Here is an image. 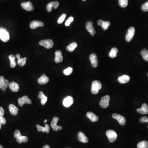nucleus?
Wrapping results in <instances>:
<instances>
[{"mask_svg":"<svg viewBox=\"0 0 148 148\" xmlns=\"http://www.w3.org/2000/svg\"><path fill=\"white\" fill-rule=\"evenodd\" d=\"M102 88V84L100 81L95 80L93 81L91 85V92L93 94L98 93L100 90Z\"/></svg>","mask_w":148,"mask_h":148,"instance_id":"nucleus-1","label":"nucleus"},{"mask_svg":"<svg viewBox=\"0 0 148 148\" xmlns=\"http://www.w3.org/2000/svg\"><path fill=\"white\" fill-rule=\"evenodd\" d=\"M0 39L4 42H7L9 40V33L4 28H0Z\"/></svg>","mask_w":148,"mask_h":148,"instance_id":"nucleus-2","label":"nucleus"},{"mask_svg":"<svg viewBox=\"0 0 148 148\" xmlns=\"http://www.w3.org/2000/svg\"><path fill=\"white\" fill-rule=\"evenodd\" d=\"M110 96L108 95H106L103 97H102L101 101H100V105L103 108H108L110 102Z\"/></svg>","mask_w":148,"mask_h":148,"instance_id":"nucleus-3","label":"nucleus"},{"mask_svg":"<svg viewBox=\"0 0 148 148\" xmlns=\"http://www.w3.org/2000/svg\"><path fill=\"white\" fill-rule=\"evenodd\" d=\"M106 135L110 142H114L117 139V135L116 132L113 130H108L106 132Z\"/></svg>","mask_w":148,"mask_h":148,"instance_id":"nucleus-4","label":"nucleus"},{"mask_svg":"<svg viewBox=\"0 0 148 148\" xmlns=\"http://www.w3.org/2000/svg\"><path fill=\"white\" fill-rule=\"evenodd\" d=\"M39 44L47 49H50L53 47L54 46V42L52 40L50 39L42 40L39 42Z\"/></svg>","mask_w":148,"mask_h":148,"instance_id":"nucleus-5","label":"nucleus"},{"mask_svg":"<svg viewBox=\"0 0 148 148\" xmlns=\"http://www.w3.org/2000/svg\"><path fill=\"white\" fill-rule=\"evenodd\" d=\"M135 33V28L131 27L128 29V32L126 35V39L127 42H129L132 40L134 37Z\"/></svg>","mask_w":148,"mask_h":148,"instance_id":"nucleus-6","label":"nucleus"},{"mask_svg":"<svg viewBox=\"0 0 148 148\" xmlns=\"http://www.w3.org/2000/svg\"><path fill=\"white\" fill-rule=\"evenodd\" d=\"M32 103L31 100L29 99L28 97L26 95H24L22 97L18 99L19 105L21 107L23 106L24 104H31Z\"/></svg>","mask_w":148,"mask_h":148,"instance_id":"nucleus-7","label":"nucleus"},{"mask_svg":"<svg viewBox=\"0 0 148 148\" xmlns=\"http://www.w3.org/2000/svg\"><path fill=\"white\" fill-rule=\"evenodd\" d=\"M9 82L7 79H4L3 76H0V88L2 91L5 90L9 85Z\"/></svg>","mask_w":148,"mask_h":148,"instance_id":"nucleus-8","label":"nucleus"},{"mask_svg":"<svg viewBox=\"0 0 148 148\" xmlns=\"http://www.w3.org/2000/svg\"><path fill=\"white\" fill-rule=\"evenodd\" d=\"M86 28L88 32H90L91 36H94L96 31L94 28L93 27V22L92 21H87L86 23Z\"/></svg>","mask_w":148,"mask_h":148,"instance_id":"nucleus-9","label":"nucleus"},{"mask_svg":"<svg viewBox=\"0 0 148 148\" xmlns=\"http://www.w3.org/2000/svg\"><path fill=\"white\" fill-rule=\"evenodd\" d=\"M112 117L117 120L121 125L124 126L126 124V119L124 116L119 114H114L112 115Z\"/></svg>","mask_w":148,"mask_h":148,"instance_id":"nucleus-10","label":"nucleus"},{"mask_svg":"<svg viewBox=\"0 0 148 148\" xmlns=\"http://www.w3.org/2000/svg\"><path fill=\"white\" fill-rule=\"evenodd\" d=\"M21 6L23 9L28 11H32L34 10L32 3L30 1L21 3Z\"/></svg>","mask_w":148,"mask_h":148,"instance_id":"nucleus-11","label":"nucleus"},{"mask_svg":"<svg viewBox=\"0 0 148 148\" xmlns=\"http://www.w3.org/2000/svg\"><path fill=\"white\" fill-rule=\"evenodd\" d=\"M89 59L93 67L94 68H96L97 67L98 62L97 60V56L95 54H91L89 57Z\"/></svg>","mask_w":148,"mask_h":148,"instance_id":"nucleus-12","label":"nucleus"},{"mask_svg":"<svg viewBox=\"0 0 148 148\" xmlns=\"http://www.w3.org/2000/svg\"><path fill=\"white\" fill-rule=\"evenodd\" d=\"M59 2L57 1L50 2L47 5V7H46L47 11L48 12H51L53 7H54V9H57L59 6Z\"/></svg>","mask_w":148,"mask_h":148,"instance_id":"nucleus-13","label":"nucleus"},{"mask_svg":"<svg viewBox=\"0 0 148 148\" xmlns=\"http://www.w3.org/2000/svg\"><path fill=\"white\" fill-rule=\"evenodd\" d=\"M74 103V99L72 97L68 96L65 98L63 101V104L67 108L71 106Z\"/></svg>","mask_w":148,"mask_h":148,"instance_id":"nucleus-14","label":"nucleus"},{"mask_svg":"<svg viewBox=\"0 0 148 148\" xmlns=\"http://www.w3.org/2000/svg\"><path fill=\"white\" fill-rule=\"evenodd\" d=\"M137 112L141 114H148V106L146 103H143L142 107L140 108H137L136 110Z\"/></svg>","mask_w":148,"mask_h":148,"instance_id":"nucleus-15","label":"nucleus"},{"mask_svg":"<svg viewBox=\"0 0 148 148\" xmlns=\"http://www.w3.org/2000/svg\"><path fill=\"white\" fill-rule=\"evenodd\" d=\"M44 26V24L43 22L39 21H34L30 23V27L32 29H35L39 27H43Z\"/></svg>","mask_w":148,"mask_h":148,"instance_id":"nucleus-16","label":"nucleus"},{"mask_svg":"<svg viewBox=\"0 0 148 148\" xmlns=\"http://www.w3.org/2000/svg\"><path fill=\"white\" fill-rule=\"evenodd\" d=\"M59 120V118L57 117H54L53 118V120L51 121V127L54 131H57L59 130V126H58L57 124Z\"/></svg>","mask_w":148,"mask_h":148,"instance_id":"nucleus-17","label":"nucleus"},{"mask_svg":"<svg viewBox=\"0 0 148 148\" xmlns=\"http://www.w3.org/2000/svg\"><path fill=\"white\" fill-rule=\"evenodd\" d=\"M63 56L62 52L60 50H57L55 52V58L54 61L56 63L63 62Z\"/></svg>","mask_w":148,"mask_h":148,"instance_id":"nucleus-18","label":"nucleus"},{"mask_svg":"<svg viewBox=\"0 0 148 148\" xmlns=\"http://www.w3.org/2000/svg\"><path fill=\"white\" fill-rule=\"evenodd\" d=\"M16 58L17 59V63L19 66L23 67L24 66L26 63L27 61V58H21L20 57V55L19 54H17L16 55Z\"/></svg>","mask_w":148,"mask_h":148,"instance_id":"nucleus-19","label":"nucleus"},{"mask_svg":"<svg viewBox=\"0 0 148 148\" xmlns=\"http://www.w3.org/2000/svg\"><path fill=\"white\" fill-rule=\"evenodd\" d=\"M36 127L37 130L38 132H46V133H49L50 130V126L47 124L45 125V127H43L39 124H37Z\"/></svg>","mask_w":148,"mask_h":148,"instance_id":"nucleus-20","label":"nucleus"},{"mask_svg":"<svg viewBox=\"0 0 148 148\" xmlns=\"http://www.w3.org/2000/svg\"><path fill=\"white\" fill-rule=\"evenodd\" d=\"M49 81V77H47L45 74H43L39 78L38 83L40 85H45L47 84Z\"/></svg>","mask_w":148,"mask_h":148,"instance_id":"nucleus-21","label":"nucleus"},{"mask_svg":"<svg viewBox=\"0 0 148 148\" xmlns=\"http://www.w3.org/2000/svg\"><path fill=\"white\" fill-rule=\"evenodd\" d=\"M86 116L93 122H95L98 121V117L93 113L92 112H88L86 113Z\"/></svg>","mask_w":148,"mask_h":148,"instance_id":"nucleus-22","label":"nucleus"},{"mask_svg":"<svg viewBox=\"0 0 148 148\" xmlns=\"http://www.w3.org/2000/svg\"><path fill=\"white\" fill-rule=\"evenodd\" d=\"M130 80V76L126 75H122L118 78V81L120 83H127Z\"/></svg>","mask_w":148,"mask_h":148,"instance_id":"nucleus-23","label":"nucleus"},{"mask_svg":"<svg viewBox=\"0 0 148 148\" xmlns=\"http://www.w3.org/2000/svg\"><path fill=\"white\" fill-rule=\"evenodd\" d=\"M78 139L80 142L84 143L88 142V139L85 135L81 132H79L78 134Z\"/></svg>","mask_w":148,"mask_h":148,"instance_id":"nucleus-24","label":"nucleus"},{"mask_svg":"<svg viewBox=\"0 0 148 148\" xmlns=\"http://www.w3.org/2000/svg\"><path fill=\"white\" fill-rule=\"evenodd\" d=\"M9 109L10 114L14 116H16L18 114L19 112V109L17 107L13 104H10L9 106Z\"/></svg>","mask_w":148,"mask_h":148,"instance_id":"nucleus-25","label":"nucleus"},{"mask_svg":"<svg viewBox=\"0 0 148 148\" xmlns=\"http://www.w3.org/2000/svg\"><path fill=\"white\" fill-rule=\"evenodd\" d=\"M10 89L14 92H17L19 90V86L18 84L16 82H12L10 83L9 85Z\"/></svg>","mask_w":148,"mask_h":148,"instance_id":"nucleus-26","label":"nucleus"},{"mask_svg":"<svg viewBox=\"0 0 148 148\" xmlns=\"http://www.w3.org/2000/svg\"><path fill=\"white\" fill-rule=\"evenodd\" d=\"M16 139L17 142L19 144H21L23 142L27 143L28 141V138L27 136H22L21 135L17 137Z\"/></svg>","mask_w":148,"mask_h":148,"instance_id":"nucleus-27","label":"nucleus"},{"mask_svg":"<svg viewBox=\"0 0 148 148\" xmlns=\"http://www.w3.org/2000/svg\"><path fill=\"white\" fill-rule=\"evenodd\" d=\"M16 57L13 54H11L9 56V59L10 61V66L12 68H14L17 65L16 61H15Z\"/></svg>","mask_w":148,"mask_h":148,"instance_id":"nucleus-28","label":"nucleus"},{"mask_svg":"<svg viewBox=\"0 0 148 148\" xmlns=\"http://www.w3.org/2000/svg\"><path fill=\"white\" fill-rule=\"evenodd\" d=\"M118 49L116 48H113L109 54V56L111 58H114L117 57V53H118Z\"/></svg>","mask_w":148,"mask_h":148,"instance_id":"nucleus-29","label":"nucleus"},{"mask_svg":"<svg viewBox=\"0 0 148 148\" xmlns=\"http://www.w3.org/2000/svg\"><path fill=\"white\" fill-rule=\"evenodd\" d=\"M77 47V43H72L71 44H70L68 46L66 47V50L67 51L69 52H72L74 51Z\"/></svg>","mask_w":148,"mask_h":148,"instance_id":"nucleus-30","label":"nucleus"},{"mask_svg":"<svg viewBox=\"0 0 148 148\" xmlns=\"http://www.w3.org/2000/svg\"><path fill=\"white\" fill-rule=\"evenodd\" d=\"M140 54L143 57V59L148 62V50L146 49H143L141 51Z\"/></svg>","mask_w":148,"mask_h":148,"instance_id":"nucleus-31","label":"nucleus"},{"mask_svg":"<svg viewBox=\"0 0 148 148\" xmlns=\"http://www.w3.org/2000/svg\"><path fill=\"white\" fill-rule=\"evenodd\" d=\"M137 148H148V141H143L139 142L137 145Z\"/></svg>","mask_w":148,"mask_h":148,"instance_id":"nucleus-32","label":"nucleus"},{"mask_svg":"<svg viewBox=\"0 0 148 148\" xmlns=\"http://www.w3.org/2000/svg\"><path fill=\"white\" fill-rule=\"evenodd\" d=\"M128 0H119V4L120 7L123 8L126 7L128 5Z\"/></svg>","mask_w":148,"mask_h":148,"instance_id":"nucleus-33","label":"nucleus"},{"mask_svg":"<svg viewBox=\"0 0 148 148\" xmlns=\"http://www.w3.org/2000/svg\"><path fill=\"white\" fill-rule=\"evenodd\" d=\"M73 72V68L71 67H69L68 68L64 70L63 73L65 75H71Z\"/></svg>","mask_w":148,"mask_h":148,"instance_id":"nucleus-34","label":"nucleus"},{"mask_svg":"<svg viewBox=\"0 0 148 148\" xmlns=\"http://www.w3.org/2000/svg\"><path fill=\"white\" fill-rule=\"evenodd\" d=\"M110 24V23L109 21H104L101 27L104 30H106Z\"/></svg>","mask_w":148,"mask_h":148,"instance_id":"nucleus-35","label":"nucleus"},{"mask_svg":"<svg viewBox=\"0 0 148 148\" xmlns=\"http://www.w3.org/2000/svg\"><path fill=\"white\" fill-rule=\"evenodd\" d=\"M66 14H62L59 18L58 19V21H57V23H58L59 24H61V23H63L64 21V20H65V17H66Z\"/></svg>","mask_w":148,"mask_h":148,"instance_id":"nucleus-36","label":"nucleus"},{"mask_svg":"<svg viewBox=\"0 0 148 148\" xmlns=\"http://www.w3.org/2000/svg\"><path fill=\"white\" fill-rule=\"evenodd\" d=\"M141 9L144 12L148 11V1L142 5L141 7Z\"/></svg>","mask_w":148,"mask_h":148,"instance_id":"nucleus-37","label":"nucleus"},{"mask_svg":"<svg viewBox=\"0 0 148 148\" xmlns=\"http://www.w3.org/2000/svg\"><path fill=\"white\" fill-rule=\"evenodd\" d=\"M73 20H74L73 17H69L68 19H67V21L65 22V25L66 26H69L70 24V23L72 22Z\"/></svg>","mask_w":148,"mask_h":148,"instance_id":"nucleus-38","label":"nucleus"},{"mask_svg":"<svg viewBox=\"0 0 148 148\" xmlns=\"http://www.w3.org/2000/svg\"><path fill=\"white\" fill-rule=\"evenodd\" d=\"M139 121L142 123H148V118L146 116L142 117L139 119Z\"/></svg>","mask_w":148,"mask_h":148,"instance_id":"nucleus-39","label":"nucleus"},{"mask_svg":"<svg viewBox=\"0 0 148 148\" xmlns=\"http://www.w3.org/2000/svg\"><path fill=\"white\" fill-rule=\"evenodd\" d=\"M47 97L45 96L44 97H43V98L41 99V103L42 104V105H44L47 102Z\"/></svg>","mask_w":148,"mask_h":148,"instance_id":"nucleus-40","label":"nucleus"},{"mask_svg":"<svg viewBox=\"0 0 148 148\" xmlns=\"http://www.w3.org/2000/svg\"><path fill=\"white\" fill-rule=\"evenodd\" d=\"M6 123V120L3 117L0 118V124L1 125H5Z\"/></svg>","mask_w":148,"mask_h":148,"instance_id":"nucleus-41","label":"nucleus"},{"mask_svg":"<svg viewBox=\"0 0 148 148\" xmlns=\"http://www.w3.org/2000/svg\"><path fill=\"white\" fill-rule=\"evenodd\" d=\"M21 135V134L19 130H15L14 133V137L15 138H17V137L20 136Z\"/></svg>","mask_w":148,"mask_h":148,"instance_id":"nucleus-42","label":"nucleus"},{"mask_svg":"<svg viewBox=\"0 0 148 148\" xmlns=\"http://www.w3.org/2000/svg\"><path fill=\"white\" fill-rule=\"evenodd\" d=\"M4 113H5V112H4L3 108L0 107V118L3 117Z\"/></svg>","mask_w":148,"mask_h":148,"instance_id":"nucleus-43","label":"nucleus"},{"mask_svg":"<svg viewBox=\"0 0 148 148\" xmlns=\"http://www.w3.org/2000/svg\"><path fill=\"white\" fill-rule=\"evenodd\" d=\"M39 95H38V97L39 98L41 99L43 98V97H44L45 96L44 95V93H43V91H40L39 92Z\"/></svg>","mask_w":148,"mask_h":148,"instance_id":"nucleus-44","label":"nucleus"},{"mask_svg":"<svg viewBox=\"0 0 148 148\" xmlns=\"http://www.w3.org/2000/svg\"><path fill=\"white\" fill-rule=\"evenodd\" d=\"M104 22V21H103L101 20V19H100L97 21V24L101 26L103 25V23Z\"/></svg>","mask_w":148,"mask_h":148,"instance_id":"nucleus-45","label":"nucleus"},{"mask_svg":"<svg viewBox=\"0 0 148 148\" xmlns=\"http://www.w3.org/2000/svg\"><path fill=\"white\" fill-rule=\"evenodd\" d=\"M43 148H50V146L48 145H45L44 146H43Z\"/></svg>","mask_w":148,"mask_h":148,"instance_id":"nucleus-46","label":"nucleus"},{"mask_svg":"<svg viewBox=\"0 0 148 148\" xmlns=\"http://www.w3.org/2000/svg\"><path fill=\"white\" fill-rule=\"evenodd\" d=\"M62 129H63V128L61 126H59V130H62Z\"/></svg>","mask_w":148,"mask_h":148,"instance_id":"nucleus-47","label":"nucleus"},{"mask_svg":"<svg viewBox=\"0 0 148 148\" xmlns=\"http://www.w3.org/2000/svg\"><path fill=\"white\" fill-rule=\"evenodd\" d=\"M47 122V119H45V121H44V123H46V122Z\"/></svg>","mask_w":148,"mask_h":148,"instance_id":"nucleus-48","label":"nucleus"},{"mask_svg":"<svg viewBox=\"0 0 148 148\" xmlns=\"http://www.w3.org/2000/svg\"><path fill=\"white\" fill-rule=\"evenodd\" d=\"M0 148H4L3 146H2V145H0Z\"/></svg>","mask_w":148,"mask_h":148,"instance_id":"nucleus-49","label":"nucleus"},{"mask_svg":"<svg viewBox=\"0 0 148 148\" xmlns=\"http://www.w3.org/2000/svg\"><path fill=\"white\" fill-rule=\"evenodd\" d=\"M1 124H0V130H1Z\"/></svg>","mask_w":148,"mask_h":148,"instance_id":"nucleus-50","label":"nucleus"},{"mask_svg":"<svg viewBox=\"0 0 148 148\" xmlns=\"http://www.w3.org/2000/svg\"><path fill=\"white\" fill-rule=\"evenodd\" d=\"M82 1H86V0H82Z\"/></svg>","mask_w":148,"mask_h":148,"instance_id":"nucleus-51","label":"nucleus"},{"mask_svg":"<svg viewBox=\"0 0 148 148\" xmlns=\"http://www.w3.org/2000/svg\"><path fill=\"white\" fill-rule=\"evenodd\" d=\"M147 76H148V74H147Z\"/></svg>","mask_w":148,"mask_h":148,"instance_id":"nucleus-52","label":"nucleus"},{"mask_svg":"<svg viewBox=\"0 0 148 148\" xmlns=\"http://www.w3.org/2000/svg\"></svg>","mask_w":148,"mask_h":148,"instance_id":"nucleus-53","label":"nucleus"}]
</instances>
